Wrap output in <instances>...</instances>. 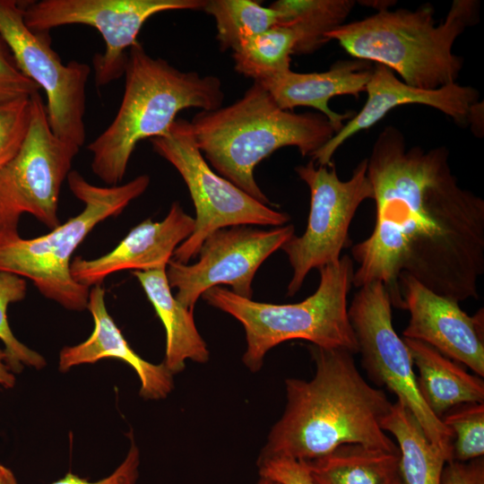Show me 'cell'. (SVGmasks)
Here are the masks:
<instances>
[{
	"instance_id": "cell-1",
	"label": "cell",
	"mask_w": 484,
	"mask_h": 484,
	"mask_svg": "<svg viewBox=\"0 0 484 484\" xmlns=\"http://www.w3.org/2000/svg\"><path fill=\"white\" fill-rule=\"evenodd\" d=\"M448 157L445 146L407 149L402 133L393 125L379 134L367 159L376 224L350 249L359 264L352 285L380 281L399 308L402 272L457 302L478 298L484 201L458 185Z\"/></svg>"
},
{
	"instance_id": "cell-2",
	"label": "cell",
	"mask_w": 484,
	"mask_h": 484,
	"mask_svg": "<svg viewBox=\"0 0 484 484\" xmlns=\"http://www.w3.org/2000/svg\"><path fill=\"white\" fill-rule=\"evenodd\" d=\"M315 365L310 380H285L286 405L257 462L287 458L307 462L350 443L399 452L382 429L393 403L359 372L352 353L309 346Z\"/></svg>"
},
{
	"instance_id": "cell-3",
	"label": "cell",
	"mask_w": 484,
	"mask_h": 484,
	"mask_svg": "<svg viewBox=\"0 0 484 484\" xmlns=\"http://www.w3.org/2000/svg\"><path fill=\"white\" fill-rule=\"evenodd\" d=\"M189 122L195 144L211 166L266 205L270 200L256 183L255 167L287 146L312 157L336 134L319 112L297 114L281 108L257 82L234 103L200 111Z\"/></svg>"
},
{
	"instance_id": "cell-4",
	"label": "cell",
	"mask_w": 484,
	"mask_h": 484,
	"mask_svg": "<svg viewBox=\"0 0 484 484\" xmlns=\"http://www.w3.org/2000/svg\"><path fill=\"white\" fill-rule=\"evenodd\" d=\"M124 75L114 119L87 147L93 173L110 186L123 180L139 142L165 135L183 109L214 110L224 99L217 76L180 71L150 56L139 41L128 50Z\"/></svg>"
},
{
	"instance_id": "cell-5",
	"label": "cell",
	"mask_w": 484,
	"mask_h": 484,
	"mask_svg": "<svg viewBox=\"0 0 484 484\" xmlns=\"http://www.w3.org/2000/svg\"><path fill=\"white\" fill-rule=\"evenodd\" d=\"M477 0H454L436 26L434 8L381 9L362 20L343 23L325 35L353 58L396 72L412 87L433 91L456 82L463 59L453 52L457 38L480 22Z\"/></svg>"
},
{
	"instance_id": "cell-6",
	"label": "cell",
	"mask_w": 484,
	"mask_h": 484,
	"mask_svg": "<svg viewBox=\"0 0 484 484\" xmlns=\"http://www.w3.org/2000/svg\"><path fill=\"white\" fill-rule=\"evenodd\" d=\"M354 270L348 255L320 268L318 288L298 303L257 302L220 286L209 289L202 297L210 306L241 323L246 341L242 360L255 373L261 369L271 349L290 340L300 339L320 348L359 353L347 307Z\"/></svg>"
},
{
	"instance_id": "cell-7",
	"label": "cell",
	"mask_w": 484,
	"mask_h": 484,
	"mask_svg": "<svg viewBox=\"0 0 484 484\" xmlns=\"http://www.w3.org/2000/svg\"><path fill=\"white\" fill-rule=\"evenodd\" d=\"M67 182L83 210L50 232L22 238L18 231H0V272L29 279L47 298L63 307L87 308L90 289L71 274L72 256L85 237L99 222L117 216L150 185V177L141 175L117 186H99L71 170Z\"/></svg>"
},
{
	"instance_id": "cell-8",
	"label": "cell",
	"mask_w": 484,
	"mask_h": 484,
	"mask_svg": "<svg viewBox=\"0 0 484 484\" xmlns=\"http://www.w3.org/2000/svg\"><path fill=\"white\" fill-rule=\"evenodd\" d=\"M153 151L169 162L185 181L196 217L193 233L175 250V261L188 264L213 231L235 225L279 227L290 217L272 209L216 174L197 148L190 122L177 118L169 132L150 139Z\"/></svg>"
},
{
	"instance_id": "cell-9",
	"label": "cell",
	"mask_w": 484,
	"mask_h": 484,
	"mask_svg": "<svg viewBox=\"0 0 484 484\" xmlns=\"http://www.w3.org/2000/svg\"><path fill=\"white\" fill-rule=\"evenodd\" d=\"M348 315L368 377L397 396L417 419L428 440L453 461V435L424 402L409 349L396 333L386 287L372 281L355 293Z\"/></svg>"
},
{
	"instance_id": "cell-10",
	"label": "cell",
	"mask_w": 484,
	"mask_h": 484,
	"mask_svg": "<svg viewBox=\"0 0 484 484\" xmlns=\"http://www.w3.org/2000/svg\"><path fill=\"white\" fill-rule=\"evenodd\" d=\"M295 171L310 190V210L303 235H293L281 247L292 268L288 296L300 290L312 269L319 270L340 259L349 243V229L357 210L364 201L374 199L367 158L346 181L340 179L333 163L316 167L310 160Z\"/></svg>"
},
{
	"instance_id": "cell-11",
	"label": "cell",
	"mask_w": 484,
	"mask_h": 484,
	"mask_svg": "<svg viewBox=\"0 0 484 484\" xmlns=\"http://www.w3.org/2000/svg\"><path fill=\"white\" fill-rule=\"evenodd\" d=\"M30 99L28 135L16 155L0 168V231H18L24 213L51 229L60 224L61 187L80 150L53 134L39 92Z\"/></svg>"
},
{
	"instance_id": "cell-12",
	"label": "cell",
	"mask_w": 484,
	"mask_h": 484,
	"mask_svg": "<svg viewBox=\"0 0 484 484\" xmlns=\"http://www.w3.org/2000/svg\"><path fill=\"white\" fill-rule=\"evenodd\" d=\"M22 3L0 0V36L19 70L45 91L53 134L81 148L86 138V84L91 68L75 60L63 64L51 48L48 32H36L27 27Z\"/></svg>"
},
{
	"instance_id": "cell-13",
	"label": "cell",
	"mask_w": 484,
	"mask_h": 484,
	"mask_svg": "<svg viewBox=\"0 0 484 484\" xmlns=\"http://www.w3.org/2000/svg\"><path fill=\"white\" fill-rule=\"evenodd\" d=\"M205 0H40L22 4L23 20L36 32L65 25L93 27L105 49L92 65L96 85H107L124 75L126 50L134 46L143 24L168 11L201 10Z\"/></svg>"
},
{
	"instance_id": "cell-14",
	"label": "cell",
	"mask_w": 484,
	"mask_h": 484,
	"mask_svg": "<svg viewBox=\"0 0 484 484\" xmlns=\"http://www.w3.org/2000/svg\"><path fill=\"white\" fill-rule=\"evenodd\" d=\"M294 233L292 224L268 230L254 225L219 229L203 240L196 263L169 262V285L177 290L176 299L192 312L206 290L220 284L229 285L238 296L252 298V281L259 266Z\"/></svg>"
},
{
	"instance_id": "cell-15",
	"label": "cell",
	"mask_w": 484,
	"mask_h": 484,
	"mask_svg": "<svg viewBox=\"0 0 484 484\" xmlns=\"http://www.w3.org/2000/svg\"><path fill=\"white\" fill-rule=\"evenodd\" d=\"M367 98L363 108L356 113L333 138L312 156L318 166H329L339 147L357 133L367 129L396 107L419 104L434 108L460 126L471 124L480 126V93L471 86L457 82L433 91L408 85L385 65L375 64L371 77L365 88Z\"/></svg>"
},
{
	"instance_id": "cell-16",
	"label": "cell",
	"mask_w": 484,
	"mask_h": 484,
	"mask_svg": "<svg viewBox=\"0 0 484 484\" xmlns=\"http://www.w3.org/2000/svg\"><path fill=\"white\" fill-rule=\"evenodd\" d=\"M402 308L410 313L403 337L426 342L484 376V313L469 315L459 302L437 295L406 272L399 277Z\"/></svg>"
},
{
	"instance_id": "cell-17",
	"label": "cell",
	"mask_w": 484,
	"mask_h": 484,
	"mask_svg": "<svg viewBox=\"0 0 484 484\" xmlns=\"http://www.w3.org/2000/svg\"><path fill=\"white\" fill-rule=\"evenodd\" d=\"M194 229V219L175 202L162 220H144L108 254L94 259L75 257L71 263V274L78 283L91 288L117 272L165 268Z\"/></svg>"
},
{
	"instance_id": "cell-18",
	"label": "cell",
	"mask_w": 484,
	"mask_h": 484,
	"mask_svg": "<svg viewBox=\"0 0 484 484\" xmlns=\"http://www.w3.org/2000/svg\"><path fill=\"white\" fill-rule=\"evenodd\" d=\"M87 309L93 318V331L84 341L65 346L60 350L59 370L65 373L73 367L95 363L103 359H120L137 374L141 384L139 393L143 399H165L174 388V375L163 362L152 364L140 357L129 346L108 312L105 289L101 284L90 289Z\"/></svg>"
},
{
	"instance_id": "cell-19",
	"label": "cell",
	"mask_w": 484,
	"mask_h": 484,
	"mask_svg": "<svg viewBox=\"0 0 484 484\" xmlns=\"http://www.w3.org/2000/svg\"><path fill=\"white\" fill-rule=\"evenodd\" d=\"M373 67L370 62L365 60H340L325 72L296 73L289 70L260 83L281 108H315L327 117L338 133L343 126L344 120H350L356 113H337L329 108V100L340 95L359 98L360 93L365 91Z\"/></svg>"
},
{
	"instance_id": "cell-20",
	"label": "cell",
	"mask_w": 484,
	"mask_h": 484,
	"mask_svg": "<svg viewBox=\"0 0 484 484\" xmlns=\"http://www.w3.org/2000/svg\"><path fill=\"white\" fill-rule=\"evenodd\" d=\"M419 371L416 382L420 396L439 419L462 403L484 402L482 377L468 373L458 362L429 344L403 338Z\"/></svg>"
},
{
	"instance_id": "cell-21",
	"label": "cell",
	"mask_w": 484,
	"mask_h": 484,
	"mask_svg": "<svg viewBox=\"0 0 484 484\" xmlns=\"http://www.w3.org/2000/svg\"><path fill=\"white\" fill-rule=\"evenodd\" d=\"M139 281L166 332L164 365L175 375L185 369L186 362L208 361L210 352L199 333L193 312L183 307L171 292L166 267L133 271Z\"/></svg>"
},
{
	"instance_id": "cell-22",
	"label": "cell",
	"mask_w": 484,
	"mask_h": 484,
	"mask_svg": "<svg viewBox=\"0 0 484 484\" xmlns=\"http://www.w3.org/2000/svg\"><path fill=\"white\" fill-rule=\"evenodd\" d=\"M399 461L400 452L350 443L302 462L313 484H393Z\"/></svg>"
},
{
	"instance_id": "cell-23",
	"label": "cell",
	"mask_w": 484,
	"mask_h": 484,
	"mask_svg": "<svg viewBox=\"0 0 484 484\" xmlns=\"http://www.w3.org/2000/svg\"><path fill=\"white\" fill-rule=\"evenodd\" d=\"M381 428L395 438L400 452V477L404 484H441L446 455L428 440L413 414L400 402L393 403Z\"/></svg>"
},
{
	"instance_id": "cell-24",
	"label": "cell",
	"mask_w": 484,
	"mask_h": 484,
	"mask_svg": "<svg viewBox=\"0 0 484 484\" xmlns=\"http://www.w3.org/2000/svg\"><path fill=\"white\" fill-rule=\"evenodd\" d=\"M354 5L352 0H278L270 7L279 13L277 26L297 36L293 55H308L328 42L325 35L343 24Z\"/></svg>"
},
{
	"instance_id": "cell-25",
	"label": "cell",
	"mask_w": 484,
	"mask_h": 484,
	"mask_svg": "<svg viewBox=\"0 0 484 484\" xmlns=\"http://www.w3.org/2000/svg\"><path fill=\"white\" fill-rule=\"evenodd\" d=\"M297 43L294 30L275 26L242 42L233 50L235 70L254 82H264L290 70Z\"/></svg>"
},
{
	"instance_id": "cell-26",
	"label": "cell",
	"mask_w": 484,
	"mask_h": 484,
	"mask_svg": "<svg viewBox=\"0 0 484 484\" xmlns=\"http://www.w3.org/2000/svg\"><path fill=\"white\" fill-rule=\"evenodd\" d=\"M202 11L216 22L220 50H235L249 38L264 32L279 22V13L252 0H205Z\"/></svg>"
},
{
	"instance_id": "cell-27",
	"label": "cell",
	"mask_w": 484,
	"mask_h": 484,
	"mask_svg": "<svg viewBox=\"0 0 484 484\" xmlns=\"http://www.w3.org/2000/svg\"><path fill=\"white\" fill-rule=\"evenodd\" d=\"M27 293L24 278L0 272V341L4 343L6 364L13 374L25 367L40 369L47 364L44 357L21 342L13 333L7 319L10 304L22 300Z\"/></svg>"
},
{
	"instance_id": "cell-28",
	"label": "cell",
	"mask_w": 484,
	"mask_h": 484,
	"mask_svg": "<svg viewBox=\"0 0 484 484\" xmlns=\"http://www.w3.org/2000/svg\"><path fill=\"white\" fill-rule=\"evenodd\" d=\"M441 421L453 435V461L468 462L483 456L484 402L454 406Z\"/></svg>"
},
{
	"instance_id": "cell-29",
	"label": "cell",
	"mask_w": 484,
	"mask_h": 484,
	"mask_svg": "<svg viewBox=\"0 0 484 484\" xmlns=\"http://www.w3.org/2000/svg\"><path fill=\"white\" fill-rule=\"evenodd\" d=\"M31 114L30 96L0 102V168L15 156L23 144Z\"/></svg>"
},
{
	"instance_id": "cell-30",
	"label": "cell",
	"mask_w": 484,
	"mask_h": 484,
	"mask_svg": "<svg viewBox=\"0 0 484 484\" xmlns=\"http://www.w3.org/2000/svg\"><path fill=\"white\" fill-rule=\"evenodd\" d=\"M39 90L19 70L9 48L0 36V102L30 97Z\"/></svg>"
},
{
	"instance_id": "cell-31",
	"label": "cell",
	"mask_w": 484,
	"mask_h": 484,
	"mask_svg": "<svg viewBox=\"0 0 484 484\" xmlns=\"http://www.w3.org/2000/svg\"><path fill=\"white\" fill-rule=\"evenodd\" d=\"M140 451L133 437L130 448L123 462L108 476L91 481L72 472L50 484H136L139 477Z\"/></svg>"
},
{
	"instance_id": "cell-32",
	"label": "cell",
	"mask_w": 484,
	"mask_h": 484,
	"mask_svg": "<svg viewBox=\"0 0 484 484\" xmlns=\"http://www.w3.org/2000/svg\"><path fill=\"white\" fill-rule=\"evenodd\" d=\"M259 475L281 484H313L302 462L287 458L270 459L257 462Z\"/></svg>"
},
{
	"instance_id": "cell-33",
	"label": "cell",
	"mask_w": 484,
	"mask_h": 484,
	"mask_svg": "<svg viewBox=\"0 0 484 484\" xmlns=\"http://www.w3.org/2000/svg\"><path fill=\"white\" fill-rule=\"evenodd\" d=\"M441 484H484V459L468 462L451 461L445 463Z\"/></svg>"
},
{
	"instance_id": "cell-34",
	"label": "cell",
	"mask_w": 484,
	"mask_h": 484,
	"mask_svg": "<svg viewBox=\"0 0 484 484\" xmlns=\"http://www.w3.org/2000/svg\"><path fill=\"white\" fill-rule=\"evenodd\" d=\"M16 377L6 364V355L0 348V387L10 389L15 385Z\"/></svg>"
},
{
	"instance_id": "cell-35",
	"label": "cell",
	"mask_w": 484,
	"mask_h": 484,
	"mask_svg": "<svg viewBox=\"0 0 484 484\" xmlns=\"http://www.w3.org/2000/svg\"><path fill=\"white\" fill-rule=\"evenodd\" d=\"M0 484H18L13 471L0 463Z\"/></svg>"
},
{
	"instance_id": "cell-36",
	"label": "cell",
	"mask_w": 484,
	"mask_h": 484,
	"mask_svg": "<svg viewBox=\"0 0 484 484\" xmlns=\"http://www.w3.org/2000/svg\"><path fill=\"white\" fill-rule=\"evenodd\" d=\"M256 484H281V483L275 481L272 479L260 476V479L258 480Z\"/></svg>"
},
{
	"instance_id": "cell-37",
	"label": "cell",
	"mask_w": 484,
	"mask_h": 484,
	"mask_svg": "<svg viewBox=\"0 0 484 484\" xmlns=\"http://www.w3.org/2000/svg\"><path fill=\"white\" fill-rule=\"evenodd\" d=\"M393 484H404L402 480L401 479V477H399L394 482Z\"/></svg>"
}]
</instances>
